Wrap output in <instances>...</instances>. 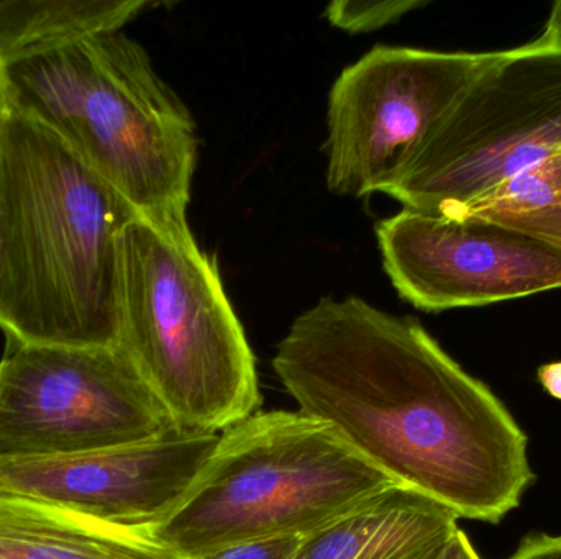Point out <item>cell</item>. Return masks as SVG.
<instances>
[{
  "mask_svg": "<svg viewBox=\"0 0 561 559\" xmlns=\"http://www.w3.org/2000/svg\"><path fill=\"white\" fill-rule=\"evenodd\" d=\"M273 368L300 414L460 519L500 524L536 479L526 432L415 318L356 295L320 299Z\"/></svg>",
  "mask_w": 561,
  "mask_h": 559,
  "instance_id": "cell-1",
  "label": "cell"
},
{
  "mask_svg": "<svg viewBox=\"0 0 561 559\" xmlns=\"http://www.w3.org/2000/svg\"><path fill=\"white\" fill-rule=\"evenodd\" d=\"M0 210L9 340L118 347L121 236L134 206L58 135L12 110L0 137Z\"/></svg>",
  "mask_w": 561,
  "mask_h": 559,
  "instance_id": "cell-2",
  "label": "cell"
},
{
  "mask_svg": "<svg viewBox=\"0 0 561 559\" xmlns=\"http://www.w3.org/2000/svg\"><path fill=\"white\" fill-rule=\"evenodd\" d=\"M12 110L58 135L150 219L187 217L193 115L122 30L76 36L3 62Z\"/></svg>",
  "mask_w": 561,
  "mask_h": 559,
  "instance_id": "cell-3",
  "label": "cell"
},
{
  "mask_svg": "<svg viewBox=\"0 0 561 559\" xmlns=\"http://www.w3.org/2000/svg\"><path fill=\"white\" fill-rule=\"evenodd\" d=\"M118 347L180 432H226L262 404L245 328L187 217L138 213L122 232Z\"/></svg>",
  "mask_w": 561,
  "mask_h": 559,
  "instance_id": "cell-4",
  "label": "cell"
},
{
  "mask_svg": "<svg viewBox=\"0 0 561 559\" xmlns=\"http://www.w3.org/2000/svg\"><path fill=\"white\" fill-rule=\"evenodd\" d=\"M392 486L325 423L300 412L255 414L220 433L183 502L144 534L173 559L306 538Z\"/></svg>",
  "mask_w": 561,
  "mask_h": 559,
  "instance_id": "cell-5",
  "label": "cell"
},
{
  "mask_svg": "<svg viewBox=\"0 0 561 559\" xmlns=\"http://www.w3.org/2000/svg\"><path fill=\"white\" fill-rule=\"evenodd\" d=\"M561 150V49L503 51L437 121L388 196L455 217L503 180Z\"/></svg>",
  "mask_w": 561,
  "mask_h": 559,
  "instance_id": "cell-6",
  "label": "cell"
},
{
  "mask_svg": "<svg viewBox=\"0 0 561 559\" xmlns=\"http://www.w3.org/2000/svg\"><path fill=\"white\" fill-rule=\"evenodd\" d=\"M12 343L0 360V462L180 432L121 347Z\"/></svg>",
  "mask_w": 561,
  "mask_h": 559,
  "instance_id": "cell-7",
  "label": "cell"
},
{
  "mask_svg": "<svg viewBox=\"0 0 561 559\" xmlns=\"http://www.w3.org/2000/svg\"><path fill=\"white\" fill-rule=\"evenodd\" d=\"M501 55L378 45L346 66L327 105L330 193H388L445 112Z\"/></svg>",
  "mask_w": 561,
  "mask_h": 559,
  "instance_id": "cell-8",
  "label": "cell"
},
{
  "mask_svg": "<svg viewBox=\"0 0 561 559\" xmlns=\"http://www.w3.org/2000/svg\"><path fill=\"white\" fill-rule=\"evenodd\" d=\"M386 275L419 311L481 307L561 289V248L480 217L402 209L376 226Z\"/></svg>",
  "mask_w": 561,
  "mask_h": 559,
  "instance_id": "cell-9",
  "label": "cell"
},
{
  "mask_svg": "<svg viewBox=\"0 0 561 559\" xmlns=\"http://www.w3.org/2000/svg\"><path fill=\"white\" fill-rule=\"evenodd\" d=\"M219 439L220 433L176 432L82 455L9 459L0 462V491L144 531L183 502Z\"/></svg>",
  "mask_w": 561,
  "mask_h": 559,
  "instance_id": "cell-10",
  "label": "cell"
},
{
  "mask_svg": "<svg viewBox=\"0 0 561 559\" xmlns=\"http://www.w3.org/2000/svg\"><path fill=\"white\" fill-rule=\"evenodd\" d=\"M458 521L438 502L392 486L304 538L294 559H425Z\"/></svg>",
  "mask_w": 561,
  "mask_h": 559,
  "instance_id": "cell-11",
  "label": "cell"
},
{
  "mask_svg": "<svg viewBox=\"0 0 561 559\" xmlns=\"http://www.w3.org/2000/svg\"><path fill=\"white\" fill-rule=\"evenodd\" d=\"M0 559H173L144 531L0 491Z\"/></svg>",
  "mask_w": 561,
  "mask_h": 559,
  "instance_id": "cell-12",
  "label": "cell"
},
{
  "mask_svg": "<svg viewBox=\"0 0 561 559\" xmlns=\"http://www.w3.org/2000/svg\"><path fill=\"white\" fill-rule=\"evenodd\" d=\"M144 0H0V62L88 35L122 30Z\"/></svg>",
  "mask_w": 561,
  "mask_h": 559,
  "instance_id": "cell-13",
  "label": "cell"
},
{
  "mask_svg": "<svg viewBox=\"0 0 561 559\" xmlns=\"http://www.w3.org/2000/svg\"><path fill=\"white\" fill-rule=\"evenodd\" d=\"M561 199V150L478 197L455 217L501 220L547 209Z\"/></svg>",
  "mask_w": 561,
  "mask_h": 559,
  "instance_id": "cell-14",
  "label": "cell"
},
{
  "mask_svg": "<svg viewBox=\"0 0 561 559\" xmlns=\"http://www.w3.org/2000/svg\"><path fill=\"white\" fill-rule=\"evenodd\" d=\"M424 2L417 0H388V2H332L325 9V16L336 28L350 33H366L385 28L411 12L421 9Z\"/></svg>",
  "mask_w": 561,
  "mask_h": 559,
  "instance_id": "cell-15",
  "label": "cell"
},
{
  "mask_svg": "<svg viewBox=\"0 0 561 559\" xmlns=\"http://www.w3.org/2000/svg\"><path fill=\"white\" fill-rule=\"evenodd\" d=\"M302 541L304 537L265 538L230 545L213 554L191 559H294Z\"/></svg>",
  "mask_w": 561,
  "mask_h": 559,
  "instance_id": "cell-16",
  "label": "cell"
},
{
  "mask_svg": "<svg viewBox=\"0 0 561 559\" xmlns=\"http://www.w3.org/2000/svg\"><path fill=\"white\" fill-rule=\"evenodd\" d=\"M494 222L523 230L561 248V199L547 209L526 213V216L511 217V219L494 220Z\"/></svg>",
  "mask_w": 561,
  "mask_h": 559,
  "instance_id": "cell-17",
  "label": "cell"
},
{
  "mask_svg": "<svg viewBox=\"0 0 561 559\" xmlns=\"http://www.w3.org/2000/svg\"><path fill=\"white\" fill-rule=\"evenodd\" d=\"M507 559H561V535H530Z\"/></svg>",
  "mask_w": 561,
  "mask_h": 559,
  "instance_id": "cell-18",
  "label": "cell"
},
{
  "mask_svg": "<svg viewBox=\"0 0 561 559\" xmlns=\"http://www.w3.org/2000/svg\"><path fill=\"white\" fill-rule=\"evenodd\" d=\"M425 559H481L460 527Z\"/></svg>",
  "mask_w": 561,
  "mask_h": 559,
  "instance_id": "cell-19",
  "label": "cell"
},
{
  "mask_svg": "<svg viewBox=\"0 0 561 559\" xmlns=\"http://www.w3.org/2000/svg\"><path fill=\"white\" fill-rule=\"evenodd\" d=\"M533 45L540 48L561 49V0L553 3L546 28L540 33L539 38L534 39Z\"/></svg>",
  "mask_w": 561,
  "mask_h": 559,
  "instance_id": "cell-20",
  "label": "cell"
},
{
  "mask_svg": "<svg viewBox=\"0 0 561 559\" xmlns=\"http://www.w3.org/2000/svg\"><path fill=\"white\" fill-rule=\"evenodd\" d=\"M537 377H539V383L542 384L543 389L553 399L561 400V361L540 366L537 371Z\"/></svg>",
  "mask_w": 561,
  "mask_h": 559,
  "instance_id": "cell-21",
  "label": "cell"
},
{
  "mask_svg": "<svg viewBox=\"0 0 561 559\" xmlns=\"http://www.w3.org/2000/svg\"><path fill=\"white\" fill-rule=\"evenodd\" d=\"M10 112H12V105H10L9 85H7L3 65L0 62V137H2L3 127H5Z\"/></svg>",
  "mask_w": 561,
  "mask_h": 559,
  "instance_id": "cell-22",
  "label": "cell"
},
{
  "mask_svg": "<svg viewBox=\"0 0 561 559\" xmlns=\"http://www.w3.org/2000/svg\"><path fill=\"white\" fill-rule=\"evenodd\" d=\"M0 289H2V210H0Z\"/></svg>",
  "mask_w": 561,
  "mask_h": 559,
  "instance_id": "cell-23",
  "label": "cell"
}]
</instances>
